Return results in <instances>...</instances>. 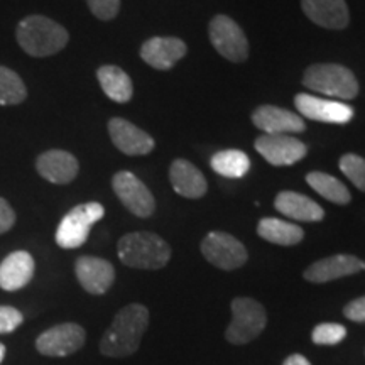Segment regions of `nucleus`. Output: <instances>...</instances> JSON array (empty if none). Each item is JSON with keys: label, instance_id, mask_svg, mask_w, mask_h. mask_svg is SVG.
Wrapping results in <instances>:
<instances>
[{"label": "nucleus", "instance_id": "obj_4", "mask_svg": "<svg viewBox=\"0 0 365 365\" xmlns=\"http://www.w3.org/2000/svg\"><path fill=\"white\" fill-rule=\"evenodd\" d=\"M303 83L307 88L327 97L352 100L359 95L357 78L349 68L341 65H313L304 71Z\"/></svg>", "mask_w": 365, "mask_h": 365}, {"label": "nucleus", "instance_id": "obj_21", "mask_svg": "<svg viewBox=\"0 0 365 365\" xmlns=\"http://www.w3.org/2000/svg\"><path fill=\"white\" fill-rule=\"evenodd\" d=\"M170 180L176 193L185 196V198L196 200L207 193L208 185L203 173L186 159H176L171 164Z\"/></svg>", "mask_w": 365, "mask_h": 365}, {"label": "nucleus", "instance_id": "obj_34", "mask_svg": "<svg viewBox=\"0 0 365 365\" xmlns=\"http://www.w3.org/2000/svg\"><path fill=\"white\" fill-rule=\"evenodd\" d=\"M282 365H312V364H309V360L307 357H303V355L293 354L284 360V364Z\"/></svg>", "mask_w": 365, "mask_h": 365}, {"label": "nucleus", "instance_id": "obj_1", "mask_svg": "<svg viewBox=\"0 0 365 365\" xmlns=\"http://www.w3.org/2000/svg\"><path fill=\"white\" fill-rule=\"evenodd\" d=\"M149 327V309L144 304H129L115 314L112 325L100 340V352L105 357H129L139 350L144 331Z\"/></svg>", "mask_w": 365, "mask_h": 365}, {"label": "nucleus", "instance_id": "obj_13", "mask_svg": "<svg viewBox=\"0 0 365 365\" xmlns=\"http://www.w3.org/2000/svg\"><path fill=\"white\" fill-rule=\"evenodd\" d=\"M75 272L81 287L90 294H103L115 281V269L108 261L93 255H81L76 259Z\"/></svg>", "mask_w": 365, "mask_h": 365}, {"label": "nucleus", "instance_id": "obj_22", "mask_svg": "<svg viewBox=\"0 0 365 365\" xmlns=\"http://www.w3.org/2000/svg\"><path fill=\"white\" fill-rule=\"evenodd\" d=\"M277 212L282 215L299 222H322L325 218V210L308 196L294 193V191H282L276 196L274 202Z\"/></svg>", "mask_w": 365, "mask_h": 365}, {"label": "nucleus", "instance_id": "obj_35", "mask_svg": "<svg viewBox=\"0 0 365 365\" xmlns=\"http://www.w3.org/2000/svg\"><path fill=\"white\" fill-rule=\"evenodd\" d=\"M4 357H6V345L0 344V364H2Z\"/></svg>", "mask_w": 365, "mask_h": 365}, {"label": "nucleus", "instance_id": "obj_11", "mask_svg": "<svg viewBox=\"0 0 365 365\" xmlns=\"http://www.w3.org/2000/svg\"><path fill=\"white\" fill-rule=\"evenodd\" d=\"M255 150L272 166H291L307 156V144L291 135L264 134L255 139Z\"/></svg>", "mask_w": 365, "mask_h": 365}, {"label": "nucleus", "instance_id": "obj_16", "mask_svg": "<svg viewBox=\"0 0 365 365\" xmlns=\"http://www.w3.org/2000/svg\"><path fill=\"white\" fill-rule=\"evenodd\" d=\"M252 122L257 129L266 132V134H298L307 129L303 117L298 113L286 110V108L274 107V105H262L254 112Z\"/></svg>", "mask_w": 365, "mask_h": 365}, {"label": "nucleus", "instance_id": "obj_28", "mask_svg": "<svg viewBox=\"0 0 365 365\" xmlns=\"http://www.w3.org/2000/svg\"><path fill=\"white\" fill-rule=\"evenodd\" d=\"M340 170L360 191H365V159L357 154H345L340 158Z\"/></svg>", "mask_w": 365, "mask_h": 365}, {"label": "nucleus", "instance_id": "obj_26", "mask_svg": "<svg viewBox=\"0 0 365 365\" xmlns=\"http://www.w3.org/2000/svg\"><path fill=\"white\" fill-rule=\"evenodd\" d=\"M213 171L225 178H242L247 175L250 159L245 153L237 149H227L217 153L212 158Z\"/></svg>", "mask_w": 365, "mask_h": 365}, {"label": "nucleus", "instance_id": "obj_6", "mask_svg": "<svg viewBox=\"0 0 365 365\" xmlns=\"http://www.w3.org/2000/svg\"><path fill=\"white\" fill-rule=\"evenodd\" d=\"M105 210L100 203L90 202L71 208L63 217L56 230V244L61 249H78L88 239L91 227L102 220Z\"/></svg>", "mask_w": 365, "mask_h": 365}, {"label": "nucleus", "instance_id": "obj_12", "mask_svg": "<svg viewBox=\"0 0 365 365\" xmlns=\"http://www.w3.org/2000/svg\"><path fill=\"white\" fill-rule=\"evenodd\" d=\"M294 105L301 117L325 122V124H346L354 117V108L350 105L336 102V100L318 98L308 93L296 95Z\"/></svg>", "mask_w": 365, "mask_h": 365}, {"label": "nucleus", "instance_id": "obj_31", "mask_svg": "<svg viewBox=\"0 0 365 365\" xmlns=\"http://www.w3.org/2000/svg\"><path fill=\"white\" fill-rule=\"evenodd\" d=\"M24 322V314L12 307H0V335L12 333Z\"/></svg>", "mask_w": 365, "mask_h": 365}, {"label": "nucleus", "instance_id": "obj_3", "mask_svg": "<svg viewBox=\"0 0 365 365\" xmlns=\"http://www.w3.org/2000/svg\"><path fill=\"white\" fill-rule=\"evenodd\" d=\"M117 252L124 266L148 271L163 269L171 259L168 242L150 232H132L124 235L118 240Z\"/></svg>", "mask_w": 365, "mask_h": 365}, {"label": "nucleus", "instance_id": "obj_18", "mask_svg": "<svg viewBox=\"0 0 365 365\" xmlns=\"http://www.w3.org/2000/svg\"><path fill=\"white\" fill-rule=\"evenodd\" d=\"M188 48L178 38H150L140 48V58L156 70H171Z\"/></svg>", "mask_w": 365, "mask_h": 365}, {"label": "nucleus", "instance_id": "obj_23", "mask_svg": "<svg viewBox=\"0 0 365 365\" xmlns=\"http://www.w3.org/2000/svg\"><path fill=\"white\" fill-rule=\"evenodd\" d=\"M100 86L108 98L117 103H127L134 95L130 76L122 68L105 65L97 71Z\"/></svg>", "mask_w": 365, "mask_h": 365}, {"label": "nucleus", "instance_id": "obj_27", "mask_svg": "<svg viewBox=\"0 0 365 365\" xmlns=\"http://www.w3.org/2000/svg\"><path fill=\"white\" fill-rule=\"evenodd\" d=\"M27 98L24 81L11 68L0 66V105H19Z\"/></svg>", "mask_w": 365, "mask_h": 365}, {"label": "nucleus", "instance_id": "obj_8", "mask_svg": "<svg viewBox=\"0 0 365 365\" xmlns=\"http://www.w3.org/2000/svg\"><path fill=\"white\" fill-rule=\"evenodd\" d=\"M202 254L210 264L223 271H234L247 262L249 254L244 244L225 232H212L202 242Z\"/></svg>", "mask_w": 365, "mask_h": 365}, {"label": "nucleus", "instance_id": "obj_32", "mask_svg": "<svg viewBox=\"0 0 365 365\" xmlns=\"http://www.w3.org/2000/svg\"><path fill=\"white\" fill-rule=\"evenodd\" d=\"M16 223V212L6 198H0V235L11 230Z\"/></svg>", "mask_w": 365, "mask_h": 365}, {"label": "nucleus", "instance_id": "obj_5", "mask_svg": "<svg viewBox=\"0 0 365 365\" xmlns=\"http://www.w3.org/2000/svg\"><path fill=\"white\" fill-rule=\"evenodd\" d=\"M232 322L225 331L228 344L245 345L257 339L267 325L266 309L252 298H235L230 304Z\"/></svg>", "mask_w": 365, "mask_h": 365}, {"label": "nucleus", "instance_id": "obj_14", "mask_svg": "<svg viewBox=\"0 0 365 365\" xmlns=\"http://www.w3.org/2000/svg\"><path fill=\"white\" fill-rule=\"evenodd\" d=\"M108 134H110L113 145L127 156H145L156 145L148 132L120 117L112 118L108 122Z\"/></svg>", "mask_w": 365, "mask_h": 365}, {"label": "nucleus", "instance_id": "obj_19", "mask_svg": "<svg viewBox=\"0 0 365 365\" xmlns=\"http://www.w3.org/2000/svg\"><path fill=\"white\" fill-rule=\"evenodd\" d=\"M301 7L309 21L325 29H345L350 14L345 0H301Z\"/></svg>", "mask_w": 365, "mask_h": 365}, {"label": "nucleus", "instance_id": "obj_9", "mask_svg": "<svg viewBox=\"0 0 365 365\" xmlns=\"http://www.w3.org/2000/svg\"><path fill=\"white\" fill-rule=\"evenodd\" d=\"M85 340L86 333L78 323H61L41 333L36 340V349L46 357H68L78 352Z\"/></svg>", "mask_w": 365, "mask_h": 365}, {"label": "nucleus", "instance_id": "obj_15", "mask_svg": "<svg viewBox=\"0 0 365 365\" xmlns=\"http://www.w3.org/2000/svg\"><path fill=\"white\" fill-rule=\"evenodd\" d=\"M360 271H365V262L360 261L359 257L349 254H336L331 257L322 259V261L314 262L304 271V279L314 284H322V282H330L340 277L352 276Z\"/></svg>", "mask_w": 365, "mask_h": 365}, {"label": "nucleus", "instance_id": "obj_24", "mask_svg": "<svg viewBox=\"0 0 365 365\" xmlns=\"http://www.w3.org/2000/svg\"><path fill=\"white\" fill-rule=\"evenodd\" d=\"M257 234L271 244L286 245V247L299 244L304 237L303 228L279 218H262L257 225Z\"/></svg>", "mask_w": 365, "mask_h": 365}, {"label": "nucleus", "instance_id": "obj_20", "mask_svg": "<svg viewBox=\"0 0 365 365\" xmlns=\"http://www.w3.org/2000/svg\"><path fill=\"white\" fill-rule=\"evenodd\" d=\"M34 259L26 250L9 254L0 262V287L4 291H19L27 286L34 276Z\"/></svg>", "mask_w": 365, "mask_h": 365}, {"label": "nucleus", "instance_id": "obj_17", "mask_svg": "<svg viewBox=\"0 0 365 365\" xmlns=\"http://www.w3.org/2000/svg\"><path fill=\"white\" fill-rule=\"evenodd\" d=\"M36 170L39 176L54 185H68L75 180L80 171V164L73 154L61 149H53L43 153L36 161Z\"/></svg>", "mask_w": 365, "mask_h": 365}, {"label": "nucleus", "instance_id": "obj_30", "mask_svg": "<svg viewBox=\"0 0 365 365\" xmlns=\"http://www.w3.org/2000/svg\"><path fill=\"white\" fill-rule=\"evenodd\" d=\"M86 4L100 21H112L120 11V0H86Z\"/></svg>", "mask_w": 365, "mask_h": 365}, {"label": "nucleus", "instance_id": "obj_2", "mask_svg": "<svg viewBox=\"0 0 365 365\" xmlns=\"http://www.w3.org/2000/svg\"><path fill=\"white\" fill-rule=\"evenodd\" d=\"M16 38L29 56L46 58L65 49L70 34L65 27L49 17L29 16L19 22Z\"/></svg>", "mask_w": 365, "mask_h": 365}, {"label": "nucleus", "instance_id": "obj_33", "mask_svg": "<svg viewBox=\"0 0 365 365\" xmlns=\"http://www.w3.org/2000/svg\"><path fill=\"white\" fill-rule=\"evenodd\" d=\"M344 314L349 319H352V322L365 323V296L350 301V303L344 308Z\"/></svg>", "mask_w": 365, "mask_h": 365}, {"label": "nucleus", "instance_id": "obj_29", "mask_svg": "<svg viewBox=\"0 0 365 365\" xmlns=\"http://www.w3.org/2000/svg\"><path fill=\"white\" fill-rule=\"evenodd\" d=\"M346 336V328L340 323H319L312 331V340L317 345H336Z\"/></svg>", "mask_w": 365, "mask_h": 365}, {"label": "nucleus", "instance_id": "obj_10", "mask_svg": "<svg viewBox=\"0 0 365 365\" xmlns=\"http://www.w3.org/2000/svg\"><path fill=\"white\" fill-rule=\"evenodd\" d=\"M112 188L122 205L139 218H148L156 210V202L148 186L130 171H118L112 180Z\"/></svg>", "mask_w": 365, "mask_h": 365}, {"label": "nucleus", "instance_id": "obj_25", "mask_svg": "<svg viewBox=\"0 0 365 365\" xmlns=\"http://www.w3.org/2000/svg\"><path fill=\"white\" fill-rule=\"evenodd\" d=\"M307 181L318 195H322L323 198L328 200V202H333L336 205H346L350 203V200H352L350 191L344 182L336 180L335 176L327 175V173H319V171L309 173L307 176Z\"/></svg>", "mask_w": 365, "mask_h": 365}, {"label": "nucleus", "instance_id": "obj_7", "mask_svg": "<svg viewBox=\"0 0 365 365\" xmlns=\"http://www.w3.org/2000/svg\"><path fill=\"white\" fill-rule=\"evenodd\" d=\"M210 41L217 53L232 63H242L249 56V43L244 31L234 19L227 16H215L210 22Z\"/></svg>", "mask_w": 365, "mask_h": 365}]
</instances>
